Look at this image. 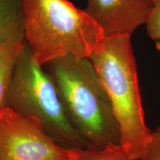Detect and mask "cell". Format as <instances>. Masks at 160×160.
<instances>
[{
    "instance_id": "cell-1",
    "label": "cell",
    "mask_w": 160,
    "mask_h": 160,
    "mask_svg": "<svg viewBox=\"0 0 160 160\" xmlns=\"http://www.w3.org/2000/svg\"><path fill=\"white\" fill-rule=\"evenodd\" d=\"M47 65L68 117L88 149L121 145L119 123L111 100L91 59L68 54Z\"/></svg>"
},
{
    "instance_id": "cell-2",
    "label": "cell",
    "mask_w": 160,
    "mask_h": 160,
    "mask_svg": "<svg viewBox=\"0 0 160 160\" xmlns=\"http://www.w3.org/2000/svg\"><path fill=\"white\" fill-rule=\"evenodd\" d=\"M89 59L111 100L121 145L132 159L141 160L151 132L145 122L131 36L105 37Z\"/></svg>"
},
{
    "instance_id": "cell-3",
    "label": "cell",
    "mask_w": 160,
    "mask_h": 160,
    "mask_svg": "<svg viewBox=\"0 0 160 160\" xmlns=\"http://www.w3.org/2000/svg\"><path fill=\"white\" fill-rule=\"evenodd\" d=\"M25 39L42 66L71 54L91 57L105 37L85 11L68 0H23Z\"/></svg>"
},
{
    "instance_id": "cell-4",
    "label": "cell",
    "mask_w": 160,
    "mask_h": 160,
    "mask_svg": "<svg viewBox=\"0 0 160 160\" xmlns=\"http://www.w3.org/2000/svg\"><path fill=\"white\" fill-rule=\"evenodd\" d=\"M42 67L26 42L6 93L4 107L37 119L44 130L64 147L88 149L68 117L54 81Z\"/></svg>"
},
{
    "instance_id": "cell-5",
    "label": "cell",
    "mask_w": 160,
    "mask_h": 160,
    "mask_svg": "<svg viewBox=\"0 0 160 160\" xmlns=\"http://www.w3.org/2000/svg\"><path fill=\"white\" fill-rule=\"evenodd\" d=\"M78 149L68 148L46 132L37 119L0 110V160H77Z\"/></svg>"
},
{
    "instance_id": "cell-6",
    "label": "cell",
    "mask_w": 160,
    "mask_h": 160,
    "mask_svg": "<svg viewBox=\"0 0 160 160\" xmlns=\"http://www.w3.org/2000/svg\"><path fill=\"white\" fill-rule=\"evenodd\" d=\"M151 8V0H88L85 11L105 37H112L131 36L146 23Z\"/></svg>"
},
{
    "instance_id": "cell-7",
    "label": "cell",
    "mask_w": 160,
    "mask_h": 160,
    "mask_svg": "<svg viewBox=\"0 0 160 160\" xmlns=\"http://www.w3.org/2000/svg\"><path fill=\"white\" fill-rule=\"evenodd\" d=\"M25 38L23 0H0V45Z\"/></svg>"
},
{
    "instance_id": "cell-8",
    "label": "cell",
    "mask_w": 160,
    "mask_h": 160,
    "mask_svg": "<svg viewBox=\"0 0 160 160\" xmlns=\"http://www.w3.org/2000/svg\"><path fill=\"white\" fill-rule=\"evenodd\" d=\"M25 43V38H19L0 45V110L5 105L6 93Z\"/></svg>"
},
{
    "instance_id": "cell-9",
    "label": "cell",
    "mask_w": 160,
    "mask_h": 160,
    "mask_svg": "<svg viewBox=\"0 0 160 160\" xmlns=\"http://www.w3.org/2000/svg\"><path fill=\"white\" fill-rule=\"evenodd\" d=\"M77 160H133L121 145H111L102 149H78Z\"/></svg>"
},
{
    "instance_id": "cell-10",
    "label": "cell",
    "mask_w": 160,
    "mask_h": 160,
    "mask_svg": "<svg viewBox=\"0 0 160 160\" xmlns=\"http://www.w3.org/2000/svg\"><path fill=\"white\" fill-rule=\"evenodd\" d=\"M152 8L146 21V29L160 51V0H151Z\"/></svg>"
},
{
    "instance_id": "cell-11",
    "label": "cell",
    "mask_w": 160,
    "mask_h": 160,
    "mask_svg": "<svg viewBox=\"0 0 160 160\" xmlns=\"http://www.w3.org/2000/svg\"><path fill=\"white\" fill-rule=\"evenodd\" d=\"M141 160H160V128L151 132L145 155Z\"/></svg>"
}]
</instances>
